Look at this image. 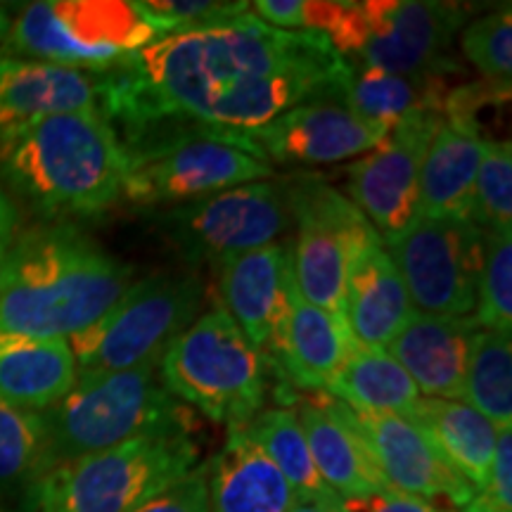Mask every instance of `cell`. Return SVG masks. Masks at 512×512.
<instances>
[{"instance_id": "1", "label": "cell", "mask_w": 512, "mask_h": 512, "mask_svg": "<svg viewBox=\"0 0 512 512\" xmlns=\"http://www.w3.org/2000/svg\"><path fill=\"white\" fill-rule=\"evenodd\" d=\"M347 76L325 36L268 27L245 12L126 57L102 74L100 110L126 152L204 133L264 159L247 133L302 102L342 98Z\"/></svg>"}, {"instance_id": "2", "label": "cell", "mask_w": 512, "mask_h": 512, "mask_svg": "<svg viewBox=\"0 0 512 512\" xmlns=\"http://www.w3.org/2000/svg\"><path fill=\"white\" fill-rule=\"evenodd\" d=\"M133 283V268L74 226L36 228L5 247L0 332L69 339L91 328Z\"/></svg>"}, {"instance_id": "3", "label": "cell", "mask_w": 512, "mask_h": 512, "mask_svg": "<svg viewBox=\"0 0 512 512\" xmlns=\"http://www.w3.org/2000/svg\"><path fill=\"white\" fill-rule=\"evenodd\" d=\"M128 157L102 110L55 114L19 133L0 174L50 216H95L124 195Z\"/></svg>"}, {"instance_id": "4", "label": "cell", "mask_w": 512, "mask_h": 512, "mask_svg": "<svg viewBox=\"0 0 512 512\" xmlns=\"http://www.w3.org/2000/svg\"><path fill=\"white\" fill-rule=\"evenodd\" d=\"M159 358L117 373L76 375L74 387L41 413L48 434V470L140 434L197 432L190 408L164 387Z\"/></svg>"}, {"instance_id": "5", "label": "cell", "mask_w": 512, "mask_h": 512, "mask_svg": "<svg viewBox=\"0 0 512 512\" xmlns=\"http://www.w3.org/2000/svg\"><path fill=\"white\" fill-rule=\"evenodd\" d=\"M192 430L140 434L124 444L53 465L27 512H133L200 465Z\"/></svg>"}, {"instance_id": "6", "label": "cell", "mask_w": 512, "mask_h": 512, "mask_svg": "<svg viewBox=\"0 0 512 512\" xmlns=\"http://www.w3.org/2000/svg\"><path fill=\"white\" fill-rule=\"evenodd\" d=\"M171 396L228 427L264 411L271 370L223 306L195 318L159 358Z\"/></svg>"}, {"instance_id": "7", "label": "cell", "mask_w": 512, "mask_h": 512, "mask_svg": "<svg viewBox=\"0 0 512 512\" xmlns=\"http://www.w3.org/2000/svg\"><path fill=\"white\" fill-rule=\"evenodd\" d=\"M472 5L439 0H363L344 3L328 43L351 67L389 74L458 72L453 38L467 24Z\"/></svg>"}, {"instance_id": "8", "label": "cell", "mask_w": 512, "mask_h": 512, "mask_svg": "<svg viewBox=\"0 0 512 512\" xmlns=\"http://www.w3.org/2000/svg\"><path fill=\"white\" fill-rule=\"evenodd\" d=\"M155 41L159 34L136 3L43 0L12 19L5 57L22 55V60L105 74Z\"/></svg>"}, {"instance_id": "9", "label": "cell", "mask_w": 512, "mask_h": 512, "mask_svg": "<svg viewBox=\"0 0 512 512\" xmlns=\"http://www.w3.org/2000/svg\"><path fill=\"white\" fill-rule=\"evenodd\" d=\"M202 302L204 285L195 275L136 280L91 328L69 337L76 375L117 373L159 358L195 323Z\"/></svg>"}, {"instance_id": "10", "label": "cell", "mask_w": 512, "mask_h": 512, "mask_svg": "<svg viewBox=\"0 0 512 512\" xmlns=\"http://www.w3.org/2000/svg\"><path fill=\"white\" fill-rule=\"evenodd\" d=\"M285 195L290 216L297 221L294 283L306 302L347 323L349 252L358 242L377 235V230L354 202L320 178H287Z\"/></svg>"}, {"instance_id": "11", "label": "cell", "mask_w": 512, "mask_h": 512, "mask_svg": "<svg viewBox=\"0 0 512 512\" xmlns=\"http://www.w3.org/2000/svg\"><path fill=\"white\" fill-rule=\"evenodd\" d=\"M382 242L413 311L446 318L475 313L484 254V230L475 221L415 214L401 233Z\"/></svg>"}, {"instance_id": "12", "label": "cell", "mask_w": 512, "mask_h": 512, "mask_svg": "<svg viewBox=\"0 0 512 512\" xmlns=\"http://www.w3.org/2000/svg\"><path fill=\"white\" fill-rule=\"evenodd\" d=\"M287 221L285 183L271 181L238 185L157 216L159 233L183 261L214 268L230 256L273 245Z\"/></svg>"}, {"instance_id": "13", "label": "cell", "mask_w": 512, "mask_h": 512, "mask_svg": "<svg viewBox=\"0 0 512 512\" xmlns=\"http://www.w3.org/2000/svg\"><path fill=\"white\" fill-rule=\"evenodd\" d=\"M124 195L136 207H178L275 176L273 164L219 136L190 133L126 152Z\"/></svg>"}, {"instance_id": "14", "label": "cell", "mask_w": 512, "mask_h": 512, "mask_svg": "<svg viewBox=\"0 0 512 512\" xmlns=\"http://www.w3.org/2000/svg\"><path fill=\"white\" fill-rule=\"evenodd\" d=\"M444 114H413L347 166L349 200L382 240L401 233L418 209L420 169Z\"/></svg>"}, {"instance_id": "15", "label": "cell", "mask_w": 512, "mask_h": 512, "mask_svg": "<svg viewBox=\"0 0 512 512\" xmlns=\"http://www.w3.org/2000/svg\"><path fill=\"white\" fill-rule=\"evenodd\" d=\"M508 102V95L489 83L453 88L446 98L444 121L434 133L420 169L418 216L472 219L475 178L484 152L479 107Z\"/></svg>"}, {"instance_id": "16", "label": "cell", "mask_w": 512, "mask_h": 512, "mask_svg": "<svg viewBox=\"0 0 512 512\" xmlns=\"http://www.w3.org/2000/svg\"><path fill=\"white\" fill-rule=\"evenodd\" d=\"M344 418L366 441L377 470L392 489L425 501L465 508L477 489L439 456L411 420L394 413H363L339 401Z\"/></svg>"}, {"instance_id": "17", "label": "cell", "mask_w": 512, "mask_h": 512, "mask_svg": "<svg viewBox=\"0 0 512 512\" xmlns=\"http://www.w3.org/2000/svg\"><path fill=\"white\" fill-rule=\"evenodd\" d=\"M387 133L389 128L361 119L337 95L302 102L247 138L268 164H335L366 155Z\"/></svg>"}, {"instance_id": "18", "label": "cell", "mask_w": 512, "mask_h": 512, "mask_svg": "<svg viewBox=\"0 0 512 512\" xmlns=\"http://www.w3.org/2000/svg\"><path fill=\"white\" fill-rule=\"evenodd\" d=\"M351 342L354 335L347 323L302 297L290 261L285 278V313L268 361V370L280 380V389H299L306 394L325 392L342 368Z\"/></svg>"}, {"instance_id": "19", "label": "cell", "mask_w": 512, "mask_h": 512, "mask_svg": "<svg viewBox=\"0 0 512 512\" xmlns=\"http://www.w3.org/2000/svg\"><path fill=\"white\" fill-rule=\"evenodd\" d=\"M102 74L60 64L0 60V155L19 133L55 114L100 110Z\"/></svg>"}, {"instance_id": "20", "label": "cell", "mask_w": 512, "mask_h": 512, "mask_svg": "<svg viewBox=\"0 0 512 512\" xmlns=\"http://www.w3.org/2000/svg\"><path fill=\"white\" fill-rule=\"evenodd\" d=\"M290 261V247L273 242L230 256L216 266L221 306L238 323L242 335L264 358L266 366L285 313V278Z\"/></svg>"}, {"instance_id": "21", "label": "cell", "mask_w": 512, "mask_h": 512, "mask_svg": "<svg viewBox=\"0 0 512 512\" xmlns=\"http://www.w3.org/2000/svg\"><path fill=\"white\" fill-rule=\"evenodd\" d=\"M477 330L475 316L446 318L413 311L384 349L427 399L463 401L467 361Z\"/></svg>"}, {"instance_id": "22", "label": "cell", "mask_w": 512, "mask_h": 512, "mask_svg": "<svg viewBox=\"0 0 512 512\" xmlns=\"http://www.w3.org/2000/svg\"><path fill=\"white\" fill-rule=\"evenodd\" d=\"M290 406L302 425L318 475L339 501L392 489L377 470L366 441L344 418L337 399L325 392L294 394Z\"/></svg>"}, {"instance_id": "23", "label": "cell", "mask_w": 512, "mask_h": 512, "mask_svg": "<svg viewBox=\"0 0 512 512\" xmlns=\"http://www.w3.org/2000/svg\"><path fill=\"white\" fill-rule=\"evenodd\" d=\"M411 313L406 285L380 235L358 242L347 259V323L356 342L384 349Z\"/></svg>"}, {"instance_id": "24", "label": "cell", "mask_w": 512, "mask_h": 512, "mask_svg": "<svg viewBox=\"0 0 512 512\" xmlns=\"http://www.w3.org/2000/svg\"><path fill=\"white\" fill-rule=\"evenodd\" d=\"M211 512H290L297 494L271 458L240 427L207 463Z\"/></svg>"}, {"instance_id": "25", "label": "cell", "mask_w": 512, "mask_h": 512, "mask_svg": "<svg viewBox=\"0 0 512 512\" xmlns=\"http://www.w3.org/2000/svg\"><path fill=\"white\" fill-rule=\"evenodd\" d=\"M76 382L69 339H43L0 332V399L43 413Z\"/></svg>"}, {"instance_id": "26", "label": "cell", "mask_w": 512, "mask_h": 512, "mask_svg": "<svg viewBox=\"0 0 512 512\" xmlns=\"http://www.w3.org/2000/svg\"><path fill=\"white\" fill-rule=\"evenodd\" d=\"M432 441L439 456L475 489H482L494 460L498 432L484 415L463 401L422 399L406 415Z\"/></svg>"}, {"instance_id": "27", "label": "cell", "mask_w": 512, "mask_h": 512, "mask_svg": "<svg viewBox=\"0 0 512 512\" xmlns=\"http://www.w3.org/2000/svg\"><path fill=\"white\" fill-rule=\"evenodd\" d=\"M448 81L439 74H389L351 67L342 100L361 119L392 128L413 114H444Z\"/></svg>"}, {"instance_id": "28", "label": "cell", "mask_w": 512, "mask_h": 512, "mask_svg": "<svg viewBox=\"0 0 512 512\" xmlns=\"http://www.w3.org/2000/svg\"><path fill=\"white\" fill-rule=\"evenodd\" d=\"M332 399L363 413H394L406 418L420 401L411 375L382 347L351 342L339 373L325 389Z\"/></svg>"}, {"instance_id": "29", "label": "cell", "mask_w": 512, "mask_h": 512, "mask_svg": "<svg viewBox=\"0 0 512 512\" xmlns=\"http://www.w3.org/2000/svg\"><path fill=\"white\" fill-rule=\"evenodd\" d=\"M242 430L283 472L287 484L297 494V501H318L337 508L339 498L318 475L302 425L290 406L264 408L247 425H242Z\"/></svg>"}, {"instance_id": "30", "label": "cell", "mask_w": 512, "mask_h": 512, "mask_svg": "<svg viewBox=\"0 0 512 512\" xmlns=\"http://www.w3.org/2000/svg\"><path fill=\"white\" fill-rule=\"evenodd\" d=\"M48 472L43 415L0 399V501L27 510L38 479Z\"/></svg>"}, {"instance_id": "31", "label": "cell", "mask_w": 512, "mask_h": 512, "mask_svg": "<svg viewBox=\"0 0 512 512\" xmlns=\"http://www.w3.org/2000/svg\"><path fill=\"white\" fill-rule=\"evenodd\" d=\"M512 335L477 330L463 384V403L496 430L512 427Z\"/></svg>"}, {"instance_id": "32", "label": "cell", "mask_w": 512, "mask_h": 512, "mask_svg": "<svg viewBox=\"0 0 512 512\" xmlns=\"http://www.w3.org/2000/svg\"><path fill=\"white\" fill-rule=\"evenodd\" d=\"M475 320L479 330L512 335V233L484 230Z\"/></svg>"}, {"instance_id": "33", "label": "cell", "mask_w": 512, "mask_h": 512, "mask_svg": "<svg viewBox=\"0 0 512 512\" xmlns=\"http://www.w3.org/2000/svg\"><path fill=\"white\" fill-rule=\"evenodd\" d=\"M472 221L482 230L512 233V145L508 140H484Z\"/></svg>"}, {"instance_id": "34", "label": "cell", "mask_w": 512, "mask_h": 512, "mask_svg": "<svg viewBox=\"0 0 512 512\" xmlns=\"http://www.w3.org/2000/svg\"><path fill=\"white\" fill-rule=\"evenodd\" d=\"M460 48L482 72L484 81L498 91L512 88V12L510 5L489 12L463 27Z\"/></svg>"}, {"instance_id": "35", "label": "cell", "mask_w": 512, "mask_h": 512, "mask_svg": "<svg viewBox=\"0 0 512 512\" xmlns=\"http://www.w3.org/2000/svg\"><path fill=\"white\" fill-rule=\"evenodd\" d=\"M136 5L159 38L219 27L249 12V3L233 0H143Z\"/></svg>"}, {"instance_id": "36", "label": "cell", "mask_w": 512, "mask_h": 512, "mask_svg": "<svg viewBox=\"0 0 512 512\" xmlns=\"http://www.w3.org/2000/svg\"><path fill=\"white\" fill-rule=\"evenodd\" d=\"M463 512H512V432L501 430L482 489Z\"/></svg>"}, {"instance_id": "37", "label": "cell", "mask_w": 512, "mask_h": 512, "mask_svg": "<svg viewBox=\"0 0 512 512\" xmlns=\"http://www.w3.org/2000/svg\"><path fill=\"white\" fill-rule=\"evenodd\" d=\"M133 512H211L207 463H200L195 470H190L188 475Z\"/></svg>"}, {"instance_id": "38", "label": "cell", "mask_w": 512, "mask_h": 512, "mask_svg": "<svg viewBox=\"0 0 512 512\" xmlns=\"http://www.w3.org/2000/svg\"><path fill=\"white\" fill-rule=\"evenodd\" d=\"M339 512H451L444 510L439 503L425 501L420 496L403 494L396 489L373 491L366 496L342 498L339 501Z\"/></svg>"}, {"instance_id": "39", "label": "cell", "mask_w": 512, "mask_h": 512, "mask_svg": "<svg viewBox=\"0 0 512 512\" xmlns=\"http://www.w3.org/2000/svg\"><path fill=\"white\" fill-rule=\"evenodd\" d=\"M19 223V211L15 207V202L10 200V195L0 188V242H8L10 235L15 233Z\"/></svg>"}, {"instance_id": "40", "label": "cell", "mask_w": 512, "mask_h": 512, "mask_svg": "<svg viewBox=\"0 0 512 512\" xmlns=\"http://www.w3.org/2000/svg\"><path fill=\"white\" fill-rule=\"evenodd\" d=\"M290 512H339V505L337 508H332V505H325L318 501H297L292 505Z\"/></svg>"}, {"instance_id": "41", "label": "cell", "mask_w": 512, "mask_h": 512, "mask_svg": "<svg viewBox=\"0 0 512 512\" xmlns=\"http://www.w3.org/2000/svg\"><path fill=\"white\" fill-rule=\"evenodd\" d=\"M10 24L12 19L5 10H0V60L5 57V41H8V34H10Z\"/></svg>"}, {"instance_id": "42", "label": "cell", "mask_w": 512, "mask_h": 512, "mask_svg": "<svg viewBox=\"0 0 512 512\" xmlns=\"http://www.w3.org/2000/svg\"><path fill=\"white\" fill-rule=\"evenodd\" d=\"M3 259H5V245L0 242V271H3Z\"/></svg>"}, {"instance_id": "43", "label": "cell", "mask_w": 512, "mask_h": 512, "mask_svg": "<svg viewBox=\"0 0 512 512\" xmlns=\"http://www.w3.org/2000/svg\"><path fill=\"white\" fill-rule=\"evenodd\" d=\"M0 512H12L10 508H8V505H5L3 501H0Z\"/></svg>"}]
</instances>
